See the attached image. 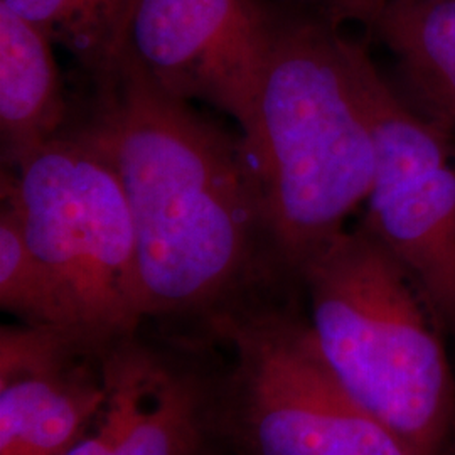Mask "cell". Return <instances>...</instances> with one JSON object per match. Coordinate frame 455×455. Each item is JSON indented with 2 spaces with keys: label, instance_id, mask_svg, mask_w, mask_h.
Returning a JSON list of instances; mask_svg holds the SVG:
<instances>
[{
  "label": "cell",
  "instance_id": "obj_5",
  "mask_svg": "<svg viewBox=\"0 0 455 455\" xmlns=\"http://www.w3.org/2000/svg\"><path fill=\"white\" fill-rule=\"evenodd\" d=\"M233 349L228 417L246 455H411L325 364L309 321L244 306L212 319Z\"/></svg>",
  "mask_w": 455,
  "mask_h": 455
},
{
  "label": "cell",
  "instance_id": "obj_4",
  "mask_svg": "<svg viewBox=\"0 0 455 455\" xmlns=\"http://www.w3.org/2000/svg\"><path fill=\"white\" fill-rule=\"evenodd\" d=\"M2 199L58 283L86 346L108 349L144 319L135 233L120 178L86 131H65L2 171Z\"/></svg>",
  "mask_w": 455,
  "mask_h": 455
},
{
  "label": "cell",
  "instance_id": "obj_13",
  "mask_svg": "<svg viewBox=\"0 0 455 455\" xmlns=\"http://www.w3.org/2000/svg\"><path fill=\"white\" fill-rule=\"evenodd\" d=\"M0 306L26 325L54 329L82 341L63 293L31 251L16 210L5 199L0 210Z\"/></svg>",
  "mask_w": 455,
  "mask_h": 455
},
{
  "label": "cell",
  "instance_id": "obj_8",
  "mask_svg": "<svg viewBox=\"0 0 455 455\" xmlns=\"http://www.w3.org/2000/svg\"><path fill=\"white\" fill-rule=\"evenodd\" d=\"M76 338L33 325L0 332V455H65L107 402L105 356ZM107 353V351H105Z\"/></svg>",
  "mask_w": 455,
  "mask_h": 455
},
{
  "label": "cell",
  "instance_id": "obj_12",
  "mask_svg": "<svg viewBox=\"0 0 455 455\" xmlns=\"http://www.w3.org/2000/svg\"><path fill=\"white\" fill-rule=\"evenodd\" d=\"M61 44L95 83L120 61L133 0H0Z\"/></svg>",
  "mask_w": 455,
  "mask_h": 455
},
{
  "label": "cell",
  "instance_id": "obj_7",
  "mask_svg": "<svg viewBox=\"0 0 455 455\" xmlns=\"http://www.w3.org/2000/svg\"><path fill=\"white\" fill-rule=\"evenodd\" d=\"M276 19L260 0H133L122 56L169 95L208 101L244 132Z\"/></svg>",
  "mask_w": 455,
  "mask_h": 455
},
{
  "label": "cell",
  "instance_id": "obj_6",
  "mask_svg": "<svg viewBox=\"0 0 455 455\" xmlns=\"http://www.w3.org/2000/svg\"><path fill=\"white\" fill-rule=\"evenodd\" d=\"M351 65L376 150L361 225L405 268L440 327L455 334V137L419 114L356 41Z\"/></svg>",
  "mask_w": 455,
  "mask_h": 455
},
{
  "label": "cell",
  "instance_id": "obj_14",
  "mask_svg": "<svg viewBox=\"0 0 455 455\" xmlns=\"http://www.w3.org/2000/svg\"><path fill=\"white\" fill-rule=\"evenodd\" d=\"M309 11L341 26L346 20H358L368 26L385 0H302Z\"/></svg>",
  "mask_w": 455,
  "mask_h": 455
},
{
  "label": "cell",
  "instance_id": "obj_3",
  "mask_svg": "<svg viewBox=\"0 0 455 455\" xmlns=\"http://www.w3.org/2000/svg\"><path fill=\"white\" fill-rule=\"evenodd\" d=\"M295 276L319 353L361 407L411 455H449L455 378L442 327L405 268L361 227L342 231Z\"/></svg>",
  "mask_w": 455,
  "mask_h": 455
},
{
  "label": "cell",
  "instance_id": "obj_1",
  "mask_svg": "<svg viewBox=\"0 0 455 455\" xmlns=\"http://www.w3.org/2000/svg\"><path fill=\"white\" fill-rule=\"evenodd\" d=\"M84 127L105 148L131 210L144 317L220 314L253 280L261 255L280 265L265 199L243 142L169 95L122 56Z\"/></svg>",
  "mask_w": 455,
  "mask_h": 455
},
{
  "label": "cell",
  "instance_id": "obj_2",
  "mask_svg": "<svg viewBox=\"0 0 455 455\" xmlns=\"http://www.w3.org/2000/svg\"><path fill=\"white\" fill-rule=\"evenodd\" d=\"M351 41L312 11H278L253 120L243 132L276 259L293 276L346 231L373 184V132Z\"/></svg>",
  "mask_w": 455,
  "mask_h": 455
},
{
  "label": "cell",
  "instance_id": "obj_11",
  "mask_svg": "<svg viewBox=\"0 0 455 455\" xmlns=\"http://www.w3.org/2000/svg\"><path fill=\"white\" fill-rule=\"evenodd\" d=\"M368 28L395 60L402 97L455 137V0H385Z\"/></svg>",
  "mask_w": 455,
  "mask_h": 455
},
{
  "label": "cell",
  "instance_id": "obj_9",
  "mask_svg": "<svg viewBox=\"0 0 455 455\" xmlns=\"http://www.w3.org/2000/svg\"><path fill=\"white\" fill-rule=\"evenodd\" d=\"M107 402L65 455H197L203 403L195 385L131 338L105 353Z\"/></svg>",
  "mask_w": 455,
  "mask_h": 455
},
{
  "label": "cell",
  "instance_id": "obj_10",
  "mask_svg": "<svg viewBox=\"0 0 455 455\" xmlns=\"http://www.w3.org/2000/svg\"><path fill=\"white\" fill-rule=\"evenodd\" d=\"M63 83L52 41L0 4V137L9 169L65 132Z\"/></svg>",
  "mask_w": 455,
  "mask_h": 455
}]
</instances>
